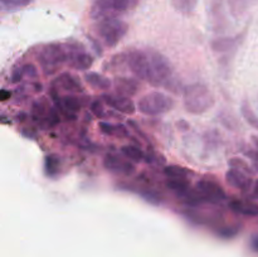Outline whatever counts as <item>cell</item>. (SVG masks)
Returning <instances> with one entry per match:
<instances>
[{"label":"cell","mask_w":258,"mask_h":257,"mask_svg":"<svg viewBox=\"0 0 258 257\" xmlns=\"http://www.w3.org/2000/svg\"><path fill=\"white\" fill-rule=\"evenodd\" d=\"M50 91L54 92H66L67 95H78L85 92L82 82L76 75L70 72H63L58 75L50 83Z\"/></svg>","instance_id":"ba28073f"},{"label":"cell","mask_w":258,"mask_h":257,"mask_svg":"<svg viewBox=\"0 0 258 257\" xmlns=\"http://www.w3.org/2000/svg\"><path fill=\"white\" fill-rule=\"evenodd\" d=\"M239 37L236 38H219V39H216L212 42V49L216 50V52H229L233 48H236V45L238 44Z\"/></svg>","instance_id":"603a6c76"},{"label":"cell","mask_w":258,"mask_h":257,"mask_svg":"<svg viewBox=\"0 0 258 257\" xmlns=\"http://www.w3.org/2000/svg\"><path fill=\"white\" fill-rule=\"evenodd\" d=\"M252 246H253V248L258 251V236L253 237V239H252Z\"/></svg>","instance_id":"f546056e"},{"label":"cell","mask_w":258,"mask_h":257,"mask_svg":"<svg viewBox=\"0 0 258 257\" xmlns=\"http://www.w3.org/2000/svg\"><path fill=\"white\" fill-rule=\"evenodd\" d=\"M32 117L43 128H50L59 122L58 111L45 100H38L33 103Z\"/></svg>","instance_id":"5b68a950"},{"label":"cell","mask_w":258,"mask_h":257,"mask_svg":"<svg viewBox=\"0 0 258 257\" xmlns=\"http://www.w3.org/2000/svg\"><path fill=\"white\" fill-rule=\"evenodd\" d=\"M229 207L234 213L242 214V216L254 217L258 216V204L249 201H242V199H234L229 203Z\"/></svg>","instance_id":"2e32d148"},{"label":"cell","mask_w":258,"mask_h":257,"mask_svg":"<svg viewBox=\"0 0 258 257\" xmlns=\"http://www.w3.org/2000/svg\"><path fill=\"white\" fill-rule=\"evenodd\" d=\"M241 112L244 120L247 121V123L258 130V116L256 115V112L252 110L251 106H249V103L247 102V101H244L241 105Z\"/></svg>","instance_id":"484cf974"},{"label":"cell","mask_w":258,"mask_h":257,"mask_svg":"<svg viewBox=\"0 0 258 257\" xmlns=\"http://www.w3.org/2000/svg\"><path fill=\"white\" fill-rule=\"evenodd\" d=\"M44 171L47 176L54 178L60 171V158L57 154H49L44 159Z\"/></svg>","instance_id":"ffe728a7"},{"label":"cell","mask_w":258,"mask_h":257,"mask_svg":"<svg viewBox=\"0 0 258 257\" xmlns=\"http://www.w3.org/2000/svg\"><path fill=\"white\" fill-rule=\"evenodd\" d=\"M113 87L116 93L126 96V97H134L138 95L140 90V80L134 77H125V76H117L113 80Z\"/></svg>","instance_id":"4fadbf2b"},{"label":"cell","mask_w":258,"mask_h":257,"mask_svg":"<svg viewBox=\"0 0 258 257\" xmlns=\"http://www.w3.org/2000/svg\"><path fill=\"white\" fill-rule=\"evenodd\" d=\"M24 77H29V78H37L38 77V71L37 68L34 67L33 65H23L22 67L17 68V70L13 71L12 75V82L17 83L19 81H22Z\"/></svg>","instance_id":"7402d4cb"},{"label":"cell","mask_w":258,"mask_h":257,"mask_svg":"<svg viewBox=\"0 0 258 257\" xmlns=\"http://www.w3.org/2000/svg\"><path fill=\"white\" fill-rule=\"evenodd\" d=\"M166 186H168V189H170L171 191H174L176 196L180 197L181 199H183L186 194H189L191 190H193L188 178H180V179L168 178V180H166Z\"/></svg>","instance_id":"e0dca14e"},{"label":"cell","mask_w":258,"mask_h":257,"mask_svg":"<svg viewBox=\"0 0 258 257\" xmlns=\"http://www.w3.org/2000/svg\"><path fill=\"white\" fill-rule=\"evenodd\" d=\"M213 93L203 83H191L184 87L183 103L185 110L191 115H202L214 106Z\"/></svg>","instance_id":"6da1fadb"},{"label":"cell","mask_w":258,"mask_h":257,"mask_svg":"<svg viewBox=\"0 0 258 257\" xmlns=\"http://www.w3.org/2000/svg\"><path fill=\"white\" fill-rule=\"evenodd\" d=\"M174 107H175V100L171 96L158 91L146 93L138 102L139 111L146 116L164 115L170 112Z\"/></svg>","instance_id":"277c9868"},{"label":"cell","mask_w":258,"mask_h":257,"mask_svg":"<svg viewBox=\"0 0 258 257\" xmlns=\"http://www.w3.org/2000/svg\"><path fill=\"white\" fill-rule=\"evenodd\" d=\"M98 128H100L101 133L106 136H112V138L117 139H125L130 138V131L122 123H111V122H105V121H101L98 123Z\"/></svg>","instance_id":"5bb4252c"},{"label":"cell","mask_w":258,"mask_h":257,"mask_svg":"<svg viewBox=\"0 0 258 257\" xmlns=\"http://www.w3.org/2000/svg\"><path fill=\"white\" fill-rule=\"evenodd\" d=\"M252 193H253L254 198H258V179L254 180L253 188H252Z\"/></svg>","instance_id":"f1b7e54d"},{"label":"cell","mask_w":258,"mask_h":257,"mask_svg":"<svg viewBox=\"0 0 258 257\" xmlns=\"http://www.w3.org/2000/svg\"><path fill=\"white\" fill-rule=\"evenodd\" d=\"M121 154L125 158H127L130 161H133V163H141V161H144L146 159V154L139 146L133 145V144H130V145H123L121 148Z\"/></svg>","instance_id":"44dd1931"},{"label":"cell","mask_w":258,"mask_h":257,"mask_svg":"<svg viewBox=\"0 0 258 257\" xmlns=\"http://www.w3.org/2000/svg\"><path fill=\"white\" fill-rule=\"evenodd\" d=\"M196 190L198 191L203 202H209V203H222L227 198L226 190L222 188L218 181L213 179H201L196 184Z\"/></svg>","instance_id":"8992f818"},{"label":"cell","mask_w":258,"mask_h":257,"mask_svg":"<svg viewBox=\"0 0 258 257\" xmlns=\"http://www.w3.org/2000/svg\"><path fill=\"white\" fill-rule=\"evenodd\" d=\"M106 103L103 102L102 100H95L91 102V112L93 113V115L96 116L97 118H110V117H113V118H121V115L117 112H113V111H108L107 108H106Z\"/></svg>","instance_id":"ac0fdd59"},{"label":"cell","mask_w":258,"mask_h":257,"mask_svg":"<svg viewBox=\"0 0 258 257\" xmlns=\"http://www.w3.org/2000/svg\"><path fill=\"white\" fill-rule=\"evenodd\" d=\"M103 166L106 170L111 171L116 175L128 176L135 173V165L133 161L128 160L127 158H122L117 154H107L103 158Z\"/></svg>","instance_id":"30bf717a"},{"label":"cell","mask_w":258,"mask_h":257,"mask_svg":"<svg viewBox=\"0 0 258 257\" xmlns=\"http://www.w3.org/2000/svg\"><path fill=\"white\" fill-rule=\"evenodd\" d=\"M95 32L106 48H115L128 32V24L117 17L97 20Z\"/></svg>","instance_id":"3957f363"},{"label":"cell","mask_w":258,"mask_h":257,"mask_svg":"<svg viewBox=\"0 0 258 257\" xmlns=\"http://www.w3.org/2000/svg\"><path fill=\"white\" fill-rule=\"evenodd\" d=\"M251 139H252V143H253L254 146L258 149V134L257 135H252Z\"/></svg>","instance_id":"4dcf8cb0"},{"label":"cell","mask_w":258,"mask_h":257,"mask_svg":"<svg viewBox=\"0 0 258 257\" xmlns=\"http://www.w3.org/2000/svg\"><path fill=\"white\" fill-rule=\"evenodd\" d=\"M50 92L53 95V101H54L57 111H59L60 115L64 116L68 120H76L78 116V112H80V110L83 106L80 97H77L75 95L59 96L54 91H50Z\"/></svg>","instance_id":"52a82bcc"},{"label":"cell","mask_w":258,"mask_h":257,"mask_svg":"<svg viewBox=\"0 0 258 257\" xmlns=\"http://www.w3.org/2000/svg\"><path fill=\"white\" fill-rule=\"evenodd\" d=\"M83 80L90 87L100 91H107L111 87L112 82L105 75H101L98 72H87L83 76Z\"/></svg>","instance_id":"9a60e30c"},{"label":"cell","mask_w":258,"mask_h":257,"mask_svg":"<svg viewBox=\"0 0 258 257\" xmlns=\"http://www.w3.org/2000/svg\"><path fill=\"white\" fill-rule=\"evenodd\" d=\"M171 7L178 13L184 15H189L196 10L198 5V0H170Z\"/></svg>","instance_id":"cb8c5ba5"},{"label":"cell","mask_w":258,"mask_h":257,"mask_svg":"<svg viewBox=\"0 0 258 257\" xmlns=\"http://www.w3.org/2000/svg\"><path fill=\"white\" fill-rule=\"evenodd\" d=\"M164 174L166 178L169 179H180V178H188L189 170L184 166L180 165H168L164 168Z\"/></svg>","instance_id":"d4e9b609"},{"label":"cell","mask_w":258,"mask_h":257,"mask_svg":"<svg viewBox=\"0 0 258 257\" xmlns=\"http://www.w3.org/2000/svg\"><path fill=\"white\" fill-rule=\"evenodd\" d=\"M228 165L233 169H238V170L244 171L247 174H252L251 166L247 164V161L244 159L241 158H231L228 160Z\"/></svg>","instance_id":"83f0119b"},{"label":"cell","mask_w":258,"mask_h":257,"mask_svg":"<svg viewBox=\"0 0 258 257\" xmlns=\"http://www.w3.org/2000/svg\"><path fill=\"white\" fill-rule=\"evenodd\" d=\"M100 98L108 107L123 115H134L136 112V106L131 97H126L118 93H105Z\"/></svg>","instance_id":"8fae6325"},{"label":"cell","mask_w":258,"mask_h":257,"mask_svg":"<svg viewBox=\"0 0 258 257\" xmlns=\"http://www.w3.org/2000/svg\"><path fill=\"white\" fill-rule=\"evenodd\" d=\"M68 45H70L67 60L68 67L73 68L76 71H87L88 68L92 67L95 58L90 53L86 52L82 45L73 42H68Z\"/></svg>","instance_id":"9c48e42d"},{"label":"cell","mask_w":258,"mask_h":257,"mask_svg":"<svg viewBox=\"0 0 258 257\" xmlns=\"http://www.w3.org/2000/svg\"><path fill=\"white\" fill-rule=\"evenodd\" d=\"M226 181L229 186L236 188L241 191H248L253 188V179L251 174H247L238 169L229 168L226 173Z\"/></svg>","instance_id":"7c38bea8"},{"label":"cell","mask_w":258,"mask_h":257,"mask_svg":"<svg viewBox=\"0 0 258 257\" xmlns=\"http://www.w3.org/2000/svg\"><path fill=\"white\" fill-rule=\"evenodd\" d=\"M108 2H110L113 14L117 17V14H122V13H127L135 9L140 0H108Z\"/></svg>","instance_id":"d6986e66"},{"label":"cell","mask_w":258,"mask_h":257,"mask_svg":"<svg viewBox=\"0 0 258 257\" xmlns=\"http://www.w3.org/2000/svg\"><path fill=\"white\" fill-rule=\"evenodd\" d=\"M68 52V43H49L40 48L37 59L45 75L49 76L57 72L62 66H67Z\"/></svg>","instance_id":"7a4b0ae2"},{"label":"cell","mask_w":258,"mask_h":257,"mask_svg":"<svg viewBox=\"0 0 258 257\" xmlns=\"http://www.w3.org/2000/svg\"><path fill=\"white\" fill-rule=\"evenodd\" d=\"M34 0H2V7L7 10L20 9L30 5Z\"/></svg>","instance_id":"4316f807"}]
</instances>
